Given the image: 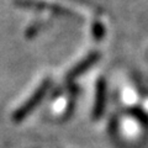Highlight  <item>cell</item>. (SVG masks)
Listing matches in <instances>:
<instances>
[{
  "label": "cell",
  "instance_id": "1",
  "mask_svg": "<svg viewBox=\"0 0 148 148\" xmlns=\"http://www.w3.org/2000/svg\"><path fill=\"white\" fill-rule=\"evenodd\" d=\"M51 84H52V82H51L49 78H47V79H45L43 83L41 84L38 88L36 89V91L34 92V94L31 95L30 99H27L24 104H22L20 108H18L15 112L12 114V120L14 122H21L24 121V120L29 116V115L34 111L37 106H38V104L41 103V101L43 100V98L46 96V94H47L48 89L51 88Z\"/></svg>",
  "mask_w": 148,
  "mask_h": 148
},
{
  "label": "cell",
  "instance_id": "2",
  "mask_svg": "<svg viewBox=\"0 0 148 148\" xmlns=\"http://www.w3.org/2000/svg\"><path fill=\"white\" fill-rule=\"evenodd\" d=\"M100 58V54L98 52H92L90 54H88L86 57L83 59V61H80L79 63H77L75 66H74L72 69H71V72H69L67 74V82H73L74 79H77L78 77H80L83 75L88 69H89L90 67H92L94 64L96 63V61Z\"/></svg>",
  "mask_w": 148,
  "mask_h": 148
},
{
  "label": "cell",
  "instance_id": "3",
  "mask_svg": "<svg viewBox=\"0 0 148 148\" xmlns=\"http://www.w3.org/2000/svg\"><path fill=\"white\" fill-rule=\"evenodd\" d=\"M105 105V82L103 78H100L96 83V95H95V104L94 110H92V117L94 120H98L104 111Z\"/></svg>",
  "mask_w": 148,
  "mask_h": 148
},
{
  "label": "cell",
  "instance_id": "4",
  "mask_svg": "<svg viewBox=\"0 0 148 148\" xmlns=\"http://www.w3.org/2000/svg\"><path fill=\"white\" fill-rule=\"evenodd\" d=\"M103 35H104L103 25H101L100 22H95V24L92 25V36H94V38L96 41H100V38L103 37Z\"/></svg>",
  "mask_w": 148,
  "mask_h": 148
}]
</instances>
